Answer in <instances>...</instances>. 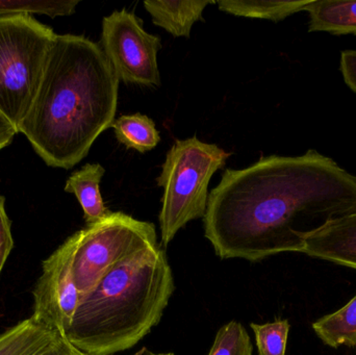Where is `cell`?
Listing matches in <instances>:
<instances>
[{"label":"cell","instance_id":"obj_1","mask_svg":"<svg viewBox=\"0 0 356 355\" xmlns=\"http://www.w3.org/2000/svg\"><path fill=\"white\" fill-rule=\"evenodd\" d=\"M356 213V176L311 149L270 156L227 169L211 190L204 236L223 258L259 262L301 254L303 237L332 219Z\"/></svg>","mask_w":356,"mask_h":355},{"label":"cell","instance_id":"obj_2","mask_svg":"<svg viewBox=\"0 0 356 355\" xmlns=\"http://www.w3.org/2000/svg\"><path fill=\"white\" fill-rule=\"evenodd\" d=\"M118 88V77L99 44L83 35L56 33L18 133L48 166L71 169L112 127Z\"/></svg>","mask_w":356,"mask_h":355},{"label":"cell","instance_id":"obj_3","mask_svg":"<svg viewBox=\"0 0 356 355\" xmlns=\"http://www.w3.org/2000/svg\"><path fill=\"white\" fill-rule=\"evenodd\" d=\"M175 289L165 250H142L81 299L66 339L89 355L131 349L159 324Z\"/></svg>","mask_w":356,"mask_h":355},{"label":"cell","instance_id":"obj_4","mask_svg":"<svg viewBox=\"0 0 356 355\" xmlns=\"http://www.w3.org/2000/svg\"><path fill=\"white\" fill-rule=\"evenodd\" d=\"M232 154L197 137L177 140L169 150L159 187L164 189L160 225L162 243L167 247L186 223L203 218L209 201V183Z\"/></svg>","mask_w":356,"mask_h":355},{"label":"cell","instance_id":"obj_5","mask_svg":"<svg viewBox=\"0 0 356 355\" xmlns=\"http://www.w3.org/2000/svg\"><path fill=\"white\" fill-rule=\"evenodd\" d=\"M56 35L33 16L0 18V114L17 131L37 95Z\"/></svg>","mask_w":356,"mask_h":355},{"label":"cell","instance_id":"obj_6","mask_svg":"<svg viewBox=\"0 0 356 355\" xmlns=\"http://www.w3.org/2000/svg\"><path fill=\"white\" fill-rule=\"evenodd\" d=\"M76 235L73 274L81 299L115 267L142 250L158 246L154 224L121 212H111Z\"/></svg>","mask_w":356,"mask_h":355},{"label":"cell","instance_id":"obj_7","mask_svg":"<svg viewBox=\"0 0 356 355\" xmlns=\"http://www.w3.org/2000/svg\"><path fill=\"white\" fill-rule=\"evenodd\" d=\"M102 48L119 81L160 87L158 52L160 38L145 31L134 13L115 10L102 20Z\"/></svg>","mask_w":356,"mask_h":355},{"label":"cell","instance_id":"obj_8","mask_svg":"<svg viewBox=\"0 0 356 355\" xmlns=\"http://www.w3.org/2000/svg\"><path fill=\"white\" fill-rule=\"evenodd\" d=\"M76 246L75 233L43 261L33 291V314L29 318L60 338H66L81 302L73 274Z\"/></svg>","mask_w":356,"mask_h":355},{"label":"cell","instance_id":"obj_9","mask_svg":"<svg viewBox=\"0 0 356 355\" xmlns=\"http://www.w3.org/2000/svg\"><path fill=\"white\" fill-rule=\"evenodd\" d=\"M301 254L356 270V213L305 233Z\"/></svg>","mask_w":356,"mask_h":355},{"label":"cell","instance_id":"obj_10","mask_svg":"<svg viewBox=\"0 0 356 355\" xmlns=\"http://www.w3.org/2000/svg\"><path fill=\"white\" fill-rule=\"evenodd\" d=\"M211 0L199 1H156L145 0L144 6L152 17V22L162 27L173 37H190L193 25L203 20L202 13Z\"/></svg>","mask_w":356,"mask_h":355},{"label":"cell","instance_id":"obj_11","mask_svg":"<svg viewBox=\"0 0 356 355\" xmlns=\"http://www.w3.org/2000/svg\"><path fill=\"white\" fill-rule=\"evenodd\" d=\"M104 173L106 170L102 165L87 164L67 179L65 191L76 196L87 225L99 222L111 213L104 206L99 190Z\"/></svg>","mask_w":356,"mask_h":355},{"label":"cell","instance_id":"obj_12","mask_svg":"<svg viewBox=\"0 0 356 355\" xmlns=\"http://www.w3.org/2000/svg\"><path fill=\"white\" fill-rule=\"evenodd\" d=\"M309 31H326L332 35H356V1L353 0H309Z\"/></svg>","mask_w":356,"mask_h":355},{"label":"cell","instance_id":"obj_13","mask_svg":"<svg viewBox=\"0 0 356 355\" xmlns=\"http://www.w3.org/2000/svg\"><path fill=\"white\" fill-rule=\"evenodd\" d=\"M56 338L27 318L0 333V355H35Z\"/></svg>","mask_w":356,"mask_h":355},{"label":"cell","instance_id":"obj_14","mask_svg":"<svg viewBox=\"0 0 356 355\" xmlns=\"http://www.w3.org/2000/svg\"><path fill=\"white\" fill-rule=\"evenodd\" d=\"M313 329L330 347H356V295L341 310L314 322Z\"/></svg>","mask_w":356,"mask_h":355},{"label":"cell","instance_id":"obj_15","mask_svg":"<svg viewBox=\"0 0 356 355\" xmlns=\"http://www.w3.org/2000/svg\"><path fill=\"white\" fill-rule=\"evenodd\" d=\"M309 0L297 1H266V0H220L217 2L220 10L246 17V18L267 19L274 22L305 10Z\"/></svg>","mask_w":356,"mask_h":355},{"label":"cell","instance_id":"obj_16","mask_svg":"<svg viewBox=\"0 0 356 355\" xmlns=\"http://www.w3.org/2000/svg\"><path fill=\"white\" fill-rule=\"evenodd\" d=\"M112 127L121 144L141 154L154 149L161 141L154 121L139 113L123 115L113 122Z\"/></svg>","mask_w":356,"mask_h":355},{"label":"cell","instance_id":"obj_17","mask_svg":"<svg viewBox=\"0 0 356 355\" xmlns=\"http://www.w3.org/2000/svg\"><path fill=\"white\" fill-rule=\"evenodd\" d=\"M79 0H0L2 17L47 15L50 18L74 14Z\"/></svg>","mask_w":356,"mask_h":355},{"label":"cell","instance_id":"obj_18","mask_svg":"<svg viewBox=\"0 0 356 355\" xmlns=\"http://www.w3.org/2000/svg\"><path fill=\"white\" fill-rule=\"evenodd\" d=\"M253 346L245 327L232 321L219 329L209 355H252Z\"/></svg>","mask_w":356,"mask_h":355},{"label":"cell","instance_id":"obj_19","mask_svg":"<svg viewBox=\"0 0 356 355\" xmlns=\"http://www.w3.org/2000/svg\"><path fill=\"white\" fill-rule=\"evenodd\" d=\"M259 355H286L291 325L288 320H276L266 324L251 323Z\"/></svg>","mask_w":356,"mask_h":355},{"label":"cell","instance_id":"obj_20","mask_svg":"<svg viewBox=\"0 0 356 355\" xmlns=\"http://www.w3.org/2000/svg\"><path fill=\"white\" fill-rule=\"evenodd\" d=\"M4 197L0 195V275L14 247L10 221L4 208Z\"/></svg>","mask_w":356,"mask_h":355},{"label":"cell","instance_id":"obj_21","mask_svg":"<svg viewBox=\"0 0 356 355\" xmlns=\"http://www.w3.org/2000/svg\"><path fill=\"white\" fill-rule=\"evenodd\" d=\"M340 70L346 85L356 94V50L342 51Z\"/></svg>","mask_w":356,"mask_h":355},{"label":"cell","instance_id":"obj_22","mask_svg":"<svg viewBox=\"0 0 356 355\" xmlns=\"http://www.w3.org/2000/svg\"><path fill=\"white\" fill-rule=\"evenodd\" d=\"M35 355H89L81 352L70 343L66 338H56L47 347Z\"/></svg>","mask_w":356,"mask_h":355},{"label":"cell","instance_id":"obj_23","mask_svg":"<svg viewBox=\"0 0 356 355\" xmlns=\"http://www.w3.org/2000/svg\"><path fill=\"white\" fill-rule=\"evenodd\" d=\"M16 133H18L17 129L0 114V150L12 142Z\"/></svg>","mask_w":356,"mask_h":355},{"label":"cell","instance_id":"obj_24","mask_svg":"<svg viewBox=\"0 0 356 355\" xmlns=\"http://www.w3.org/2000/svg\"><path fill=\"white\" fill-rule=\"evenodd\" d=\"M134 355H175L172 354V352H168V354H154V352H150L147 348L143 347L142 349H140L137 354Z\"/></svg>","mask_w":356,"mask_h":355}]
</instances>
